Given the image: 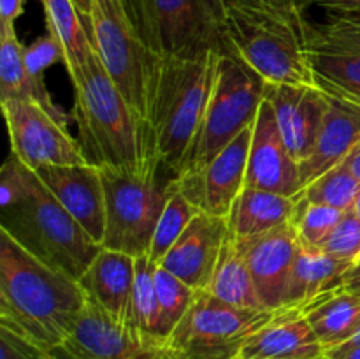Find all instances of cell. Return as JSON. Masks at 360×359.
Returning <instances> with one entry per match:
<instances>
[{"mask_svg": "<svg viewBox=\"0 0 360 359\" xmlns=\"http://www.w3.org/2000/svg\"><path fill=\"white\" fill-rule=\"evenodd\" d=\"M34 172L90 238L102 245L105 232V192L98 168L91 164L42 165Z\"/></svg>", "mask_w": 360, "mask_h": 359, "instance_id": "cell-17", "label": "cell"}, {"mask_svg": "<svg viewBox=\"0 0 360 359\" xmlns=\"http://www.w3.org/2000/svg\"><path fill=\"white\" fill-rule=\"evenodd\" d=\"M105 192L104 248L148 256L158 220L179 190V175L158 151L136 169L102 168Z\"/></svg>", "mask_w": 360, "mask_h": 359, "instance_id": "cell-6", "label": "cell"}, {"mask_svg": "<svg viewBox=\"0 0 360 359\" xmlns=\"http://www.w3.org/2000/svg\"><path fill=\"white\" fill-rule=\"evenodd\" d=\"M23 58L28 74L32 77L42 80L46 69H49V67L58 62H65V53H63L58 39L51 32H48V34L37 37L30 46L25 48Z\"/></svg>", "mask_w": 360, "mask_h": 359, "instance_id": "cell-35", "label": "cell"}, {"mask_svg": "<svg viewBox=\"0 0 360 359\" xmlns=\"http://www.w3.org/2000/svg\"><path fill=\"white\" fill-rule=\"evenodd\" d=\"M294 208V197L245 187L229 211L227 227L239 238L253 239L290 224Z\"/></svg>", "mask_w": 360, "mask_h": 359, "instance_id": "cell-26", "label": "cell"}, {"mask_svg": "<svg viewBox=\"0 0 360 359\" xmlns=\"http://www.w3.org/2000/svg\"><path fill=\"white\" fill-rule=\"evenodd\" d=\"M354 211H355V213H357V217L360 218V192H359V197H357V201H355Z\"/></svg>", "mask_w": 360, "mask_h": 359, "instance_id": "cell-44", "label": "cell"}, {"mask_svg": "<svg viewBox=\"0 0 360 359\" xmlns=\"http://www.w3.org/2000/svg\"><path fill=\"white\" fill-rule=\"evenodd\" d=\"M301 310L326 352L350 340L360 327V296L345 287L316 296Z\"/></svg>", "mask_w": 360, "mask_h": 359, "instance_id": "cell-25", "label": "cell"}, {"mask_svg": "<svg viewBox=\"0 0 360 359\" xmlns=\"http://www.w3.org/2000/svg\"><path fill=\"white\" fill-rule=\"evenodd\" d=\"M42 359H171L162 341L120 322L86 298L69 336Z\"/></svg>", "mask_w": 360, "mask_h": 359, "instance_id": "cell-11", "label": "cell"}, {"mask_svg": "<svg viewBox=\"0 0 360 359\" xmlns=\"http://www.w3.org/2000/svg\"><path fill=\"white\" fill-rule=\"evenodd\" d=\"M227 0H125L143 44L153 55L199 58L229 49Z\"/></svg>", "mask_w": 360, "mask_h": 359, "instance_id": "cell-7", "label": "cell"}, {"mask_svg": "<svg viewBox=\"0 0 360 359\" xmlns=\"http://www.w3.org/2000/svg\"><path fill=\"white\" fill-rule=\"evenodd\" d=\"M136 280V257L104 248L77 280L84 296L120 322L132 324V291Z\"/></svg>", "mask_w": 360, "mask_h": 359, "instance_id": "cell-21", "label": "cell"}, {"mask_svg": "<svg viewBox=\"0 0 360 359\" xmlns=\"http://www.w3.org/2000/svg\"><path fill=\"white\" fill-rule=\"evenodd\" d=\"M327 358L330 359H360V345L347 348V351H330L326 352Z\"/></svg>", "mask_w": 360, "mask_h": 359, "instance_id": "cell-41", "label": "cell"}, {"mask_svg": "<svg viewBox=\"0 0 360 359\" xmlns=\"http://www.w3.org/2000/svg\"><path fill=\"white\" fill-rule=\"evenodd\" d=\"M359 143L360 106L329 94L326 118L320 127L311 155L299 165L302 189L334 165L341 164Z\"/></svg>", "mask_w": 360, "mask_h": 359, "instance_id": "cell-22", "label": "cell"}, {"mask_svg": "<svg viewBox=\"0 0 360 359\" xmlns=\"http://www.w3.org/2000/svg\"><path fill=\"white\" fill-rule=\"evenodd\" d=\"M322 7L329 16H360V0H308Z\"/></svg>", "mask_w": 360, "mask_h": 359, "instance_id": "cell-37", "label": "cell"}, {"mask_svg": "<svg viewBox=\"0 0 360 359\" xmlns=\"http://www.w3.org/2000/svg\"><path fill=\"white\" fill-rule=\"evenodd\" d=\"M155 285H157L158 301H160V324H158V338L165 344L169 334L174 331L179 320L186 313L193 301V291L188 284L176 277L162 266L155 271Z\"/></svg>", "mask_w": 360, "mask_h": 359, "instance_id": "cell-31", "label": "cell"}, {"mask_svg": "<svg viewBox=\"0 0 360 359\" xmlns=\"http://www.w3.org/2000/svg\"><path fill=\"white\" fill-rule=\"evenodd\" d=\"M306 49L319 87L360 106V16L306 21Z\"/></svg>", "mask_w": 360, "mask_h": 359, "instance_id": "cell-12", "label": "cell"}, {"mask_svg": "<svg viewBox=\"0 0 360 359\" xmlns=\"http://www.w3.org/2000/svg\"><path fill=\"white\" fill-rule=\"evenodd\" d=\"M197 213H199V211H197L195 208H193V204L183 196L181 190H178V192L169 199L167 206H165L164 213H162L160 220H158L157 229H155L150 253H148L153 263L158 264L165 256H167L169 250H171L172 245L178 241L179 236L186 231V227H188L190 222L195 218Z\"/></svg>", "mask_w": 360, "mask_h": 359, "instance_id": "cell-32", "label": "cell"}, {"mask_svg": "<svg viewBox=\"0 0 360 359\" xmlns=\"http://www.w3.org/2000/svg\"><path fill=\"white\" fill-rule=\"evenodd\" d=\"M320 248L329 256L338 259L355 260L360 257V218L354 210L345 211L341 220L333 229L326 241L320 245Z\"/></svg>", "mask_w": 360, "mask_h": 359, "instance_id": "cell-34", "label": "cell"}, {"mask_svg": "<svg viewBox=\"0 0 360 359\" xmlns=\"http://www.w3.org/2000/svg\"><path fill=\"white\" fill-rule=\"evenodd\" d=\"M245 187L269 190L287 197L299 196L302 190L301 169L288 151L278 129L273 108L266 99L260 104L253 123Z\"/></svg>", "mask_w": 360, "mask_h": 359, "instance_id": "cell-16", "label": "cell"}, {"mask_svg": "<svg viewBox=\"0 0 360 359\" xmlns=\"http://www.w3.org/2000/svg\"><path fill=\"white\" fill-rule=\"evenodd\" d=\"M0 231L76 282L102 248L13 153L0 169Z\"/></svg>", "mask_w": 360, "mask_h": 359, "instance_id": "cell-1", "label": "cell"}, {"mask_svg": "<svg viewBox=\"0 0 360 359\" xmlns=\"http://www.w3.org/2000/svg\"><path fill=\"white\" fill-rule=\"evenodd\" d=\"M91 44L130 108L146 118L153 53L137 35L125 0H94L88 18Z\"/></svg>", "mask_w": 360, "mask_h": 359, "instance_id": "cell-10", "label": "cell"}, {"mask_svg": "<svg viewBox=\"0 0 360 359\" xmlns=\"http://www.w3.org/2000/svg\"><path fill=\"white\" fill-rule=\"evenodd\" d=\"M220 53L199 58L153 56L146 120L158 153L181 175L202 122Z\"/></svg>", "mask_w": 360, "mask_h": 359, "instance_id": "cell-5", "label": "cell"}, {"mask_svg": "<svg viewBox=\"0 0 360 359\" xmlns=\"http://www.w3.org/2000/svg\"><path fill=\"white\" fill-rule=\"evenodd\" d=\"M295 208L292 215L290 224L297 231L301 241L308 245L320 246L327 239V236L333 232L338 222L341 220L345 211L336 208L326 206V204H316L304 197H294Z\"/></svg>", "mask_w": 360, "mask_h": 359, "instance_id": "cell-33", "label": "cell"}, {"mask_svg": "<svg viewBox=\"0 0 360 359\" xmlns=\"http://www.w3.org/2000/svg\"><path fill=\"white\" fill-rule=\"evenodd\" d=\"M299 236L292 224L250 239L248 264L264 310L276 312L285 306Z\"/></svg>", "mask_w": 360, "mask_h": 359, "instance_id": "cell-19", "label": "cell"}, {"mask_svg": "<svg viewBox=\"0 0 360 359\" xmlns=\"http://www.w3.org/2000/svg\"><path fill=\"white\" fill-rule=\"evenodd\" d=\"M25 48L18 41L16 30H0V102L34 101L46 109L58 123L67 127L69 115L55 104L44 84L28 74L23 58Z\"/></svg>", "mask_w": 360, "mask_h": 359, "instance_id": "cell-24", "label": "cell"}, {"mask_svg": "<svg viewBox=\"0 0 360 359\" xmlns=\"http://www.w3.org/2000/svg\"><path fill=\"white\" fill-rule=\"evenodd\" d=\"M46 13V25L62 44L65 53V69L69 77L79 73L88 55L94 49L90 30L83 25V16L72 0H41Z\"/></svg>", "mask_w": 360, "mask_h": 359, "instance_id": "cell-28", "label": "cell"}, {"mask_svg": "<svg viewBox=\"0 0 360 359\" xmlns=\"http://www.w3.org/2000/svg\"><path fill=\"white\" fill-rule=\"evenodd\" d=\"M229 48L266 83L319 84L306 49L301 7H278L260 0H227Z\"/></svg>", "mask_w": 360, "mask_h": 359, "instance_id": "cell-4", "label": "cell"}, {"mask_svg": "<svg viewBox=\"0 0 360 359\" xmlns=\"http://www.w3.org/2000/svg\"><path fill=\"white\" fill-rule=\"evenodd\" d=\"M84 303L76 280L0 231V326L48 352L69 336Z\"/></svg>", "mask_w": 360, "mask_h": 359, "instance_id": "cell-2", "label": "cell"}, {"mask_svg": "<svg viewBox=\"0 0 360 359\" xmlns=\"http://www.w3.org/2000/svg\"><path fill=\"white\" fill-rule=\"evenodd\" d=\"M248 245L250 239L239 238L227 229L207 291L231 305L264 310L250 271Z\"/></svg>", "mask_w": 360, "mask_h": 359, "instance_id": "cell-27", "label": "cell"}, {"mask_svg": "<svg viewBox=\"0 0 360 359\" xmlns=\"http://www.w3.org/2000/svg\"><path fill=\"white\" fill-rule=\"evenodd\" d=\"M343 164L347 165L352 172H354L355 178L360 182V143L354 148V150H352V153L345 158Z\"/></svg>", "mask_w": 360, "mask_h": 359, "instance_id": "cell-40", "label": "cell"}, {"mask_svg": "<svg viewBox=\"0 0 360 359\" xmlns=\"http://www.w3.org/2000/svg\"><path fill=\"white\" fill-rule=\"evenodd\" d=\"M326 348L301 308H280L239 348L236 359H322Z\"/></svg>", "mask_w": 360, "mask_h": 359, "instance_id": "cell-20", "label": "cell"}, {"mask_svg": "<svg viewBox=\"0 0 360 359\" xmlns=\"http://www.w3.org/2000/svg\"><path fill=\"white\" fill-rule=\"evenodd\" d=\"M266 101L292 157L301 165L311 155L326 118L329 94L319 84L266 83Z\"/></svg>", "mask_w": 360, "mask_h": 359, "instance_id": "cell-15", "label": "cell"}, {"mask_svg": "<svg viewBox=\"0 0 360 359\" xmlns=\"http://www.w3.org/2000/svg\"><path fill=\"white\" fill-rule=\"evenodd\" d=\"M0 106L9 132L11 153L28 169L88 164L77 139L37 102L4 101Z\"/></svg>", "mask_w": 360, "mask_h": 359, "instance_id": "cell-13", "label": "cell"}, {"mask_svg": "<svg viewBox=\"0 0 360 359\" xmlns=\"http://www.w3.org/2000/svg\"><path fill=\"white\" fill-rule=\"evenodd\" d=\"M322 359H330V358H327V355H323V358Z\"/></svg>", "mask_w": 360, "mask_h": 359, "instance_id": "cell-45", "label": "cell"}, {"mask_svg": "<svg viewBox=\"0 0 360 359\" xmlns=\"http://www.w3.org/2000/svg\"><path fill=\"white\" fill-rule=\"evenodd\" d=\"M360 192V182L354 172L341 162L333 169L323 172L316 180L304 187L299 197L311 201L316 204L336 208L341 211L354 210L355 201ZM297 197V196H295Z\"/></svg>", "mask_w": 360, "mask_h": 359, "instance_id": "cell-30", "label": "cell"}, {"mask_svg": "<svg viewBox=\"0 0 360 359\" xmlns=\"http://www.w3.org/2000/svg\"><path fill=\"white\" fill-rule=\"evenodd\" d=\"M158 264L150 259V256L136 257V280L132 291V324L144 336L158 338V324H160V301H158L157 285H155V271ZM164 344V341H162Z\"/></svg>", "mask_w": 360, "mask_h": 359, "instance_id": "cell-29", "label": "cell"}, {"mask_svg": "<svg viewBox=\"0 0 360 359\" xmlns=\"http://www.w3.org/2000/svg\"><path fill=\"white\" fill-rule=\"evenodd\" d=\"M252 136L253 125H250L206 165L181 172L179 190L199 213L227 218L245 189Z\"/></svg>", "mask_w": 360, "mask_h": 359, "instance_id": "cell-14", "label": "cell"}, {"mask_svg": "<svg viewBox=\"0 0 360 359\" xmlns=\"http://www.w3.org/2000/svg\"><path fill=\"white\" fill-rule=\"evenodd\" d=\"M343 287L348 292L360 296V260H355L343 275Z\"/></svg>", "mask_w": 360, "mask_h": 359, "instance_id": "cell-39", "label": "cell"}, {"mask_svg": "<svg viewBox=\"0 0 360 359\" xmlns=\"http://www.w3.org/2000/svg\"><path fill=\"white\" fill-rule=\"evenodd\" d=\"M260 2L273 4V6L278 7H299V4L295 0H260Z\"/></svg>", "mask_w": 360, "mask_h": 359, "instance_id": "cell-43", "label": "cell"}, {"mask_svg": "<svg viewBox=\"0 0 360 359\" xmlns=\"http://www.w3.org/2000/svg\"><path fill=\"white\" fill-rule=\"evenodd\" d=\"M70 81L76 92L72 120L88 164L136 169L158 151L150 122L130 108L95 48Z\"/></svg>", "mask_w": 360, "mask_h": 359, "instance_id": "cell-3", "label": "cell"}, {"mask_svg": "<svg viewBox=\"0 0 360 359\" xmlns=\"http://www.w3.org/2000/svg\"><path fill=\"white\" fill-rule=\"evenodd\" d=\"M352 264L299 239L283 308H301L316 296L343 287V275Z\"/></svg>", "mask_w": 360, "mask_h": 359, "instance_id": "cell-23", "label": "cell"}, {"mask_svg": "<svg viewBox=\"0 0 360 359\" xmlns=\"http://www.w3.org/2000/svg\"><path fill=\"white\" fill-rule=\"evenodd\" d=\"M44 351L0 326V359H42Z\"/></svg>", "mask_w": 360, "mask_h": 359, "instance_id": "cell-36", "label": "cell"}, {"mask_svg": "<svg viewBox=\"0 0 360 359\" xmlns=\"http://www.w3.org/2000/svg\"><path fill=\"white\" fill-rule=\"evenodd\" d=\"M23 9L25 0H0V30H14V23Z\"/></svg>", "mask_w": 360, "mask_h": 359, "instance_id": "cell-38", "label": "cell"}, {"mask_svg": "<svg viewBox=\"0 0 360 359\" xmlns=\"http://www.w3.org/2000/svg\"><path fill=\"white\" fill-rule=\"evenodd\" d=\"M227 229V218L197 213L158 266L174 273L193 291H207Z\"/></svg>", "mask_w": 360, "mask_h": 359, "instance_id": "cell-18", "label": "cell"}, {"mask_svg": "<svg viewBox=\"0 0 360 359\" xmlns=\"http://www.w3.org/2000/svg\"><path fill=\"white\" fill-rule=\"evenodd\" d=\"M264 99V77L231 48L220 53L210 101L183 172L206 165L246 127L253 125Z\"/></svg>", "mask_w": 360, "mask_h": 359, "instance_id": "cell-8", "label": "cell"}, {"mask_svg": "<svg viewBox=\"0 0 360 359\" xmlns=\"http://www.w3.org/2000/svg\"><path fill=\"white\" fill-rule=\"evenodd\" d=\"M72 4L76 6V9L79 11V14L83 18H90L91 14V4H94V0H72Z\"/></svg>", "mask_w": 360, "mask_h": 359, "instance_id": "cell-42", "label": "cell"}, {"mask_svg": "<svg viewBox=\"0 0 360 359\" xmlns=\"http://www.w3.org/2000/svg\"><path fill=\"white\" fill-rule=\"evenodd\" d=\"M273 315L271 310L243 308L197 291L165 348L171 359H236L243 344Z\"/></svg>", "mask_w": 360, "mask_h": 359, "instance_id": "cell-9", "label": "cell"}]
</instances>
